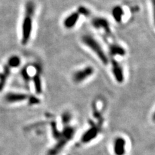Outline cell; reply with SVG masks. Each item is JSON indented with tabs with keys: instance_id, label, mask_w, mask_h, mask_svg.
Returning <instances> with one entry per match:
<instances>
[{
	"instance_id": "1",
	"label": "cell",
	"mask_w": 155,
	"mask_h": 155,
	"mask_svg": "<svg viewBox=\"0 0 155 155\" xmlns=\"http://www.w3.org/2000/svg\"><path fill=\"white\" fill-rule=\"evenodd\" d=\"M36 11V5L32 0H28L24 7V15L21 23V43L26 45L31 40L33 31L34 18Z\"/></svg>"
},
{
	"instance_id": "2",
	"label": "cell",
	"mask_w": 155,
	"mask_h": 155,
	"mask_svg": "<svg viewBox=\"0 0 155 155\" xmlns=\"http://www.w3.org/2000/svg\"><path fill=\"white\" fill-rule=\"evenodd\" d=\"M81 41L83 44L93 52L104 65H107L109 62V58L100 43L93 36L85 34L81 37Z\"/></svg>"
},
{
	"instance_id": "3",
	"label": "cell",
	"mask_w": 155,
	"mask_h": 155,
	"mask_svg": "<svg viewBox=\"0 0 155 155\" xmlns=\"http://www.w3.org/2000/svg\"><path fill=\"white\" fill-rule=\"evenodd\" d=\"M74 133V129L68 126V127L64 128L62 131V134H60L59 138H58V141L56 144L55 146L53 147L48 152V155H56L59 153L61 149H63L66 144L69 142V140L73 137Z\"/></svg>"
},
{
	"instance_id": "4",
	"label": "cell",
	"mask_w": 155,
	"mask_h": 155,
	"mask_svg": "<svg viewBox=\"0 0 155 155\" xmlns=\"http://www.w3.org/2000/svg\"><path fill=\"white\" fill-rule=\"evenodd\" d=\"M94 69L93 67L87 66L79 70L76 71L72 74V80L76 84H80L87 80L93 75Z\"/></svg>"
},
{
	"instance_id": "5",
	"label": "cell",
	"mask_w": 155,
	"mask_h": 155,
	"mask_svg": "<svg viewBox=\"0 0 155 155\" xmlns=\"http://www.w3.org/2000/svg\"><path fill=\"white\" fill-rule=\"evenodd\" d=\"M91 25L96 30L104 31L106 35H110L111 28L110 23L107 19L102 16H96L91 19Z\"/></svg>"
},
{
	"instance_id": "6",
	"label": "cell",
	"mask_w": 155,
	"mask_h": 155,
	"mask_svg": "<svg viewBox=\"0 0 155 155\" xmlns=\"http://www.w3.org/2000/svg\"><path fill=\"white\" fill-rule=\"evenodd\" d=\"M80 15L79 13L76 11L72 12L70 13L64 19L63 21V25H64V28L67 29V30H71V29L74 28L76 25L78 23L80 19Z\"/></svg>"
},
{
	"instance_id": "7",
	"label": "cell",
	"mask_w": 155,
	"mask_h": 155,
	"mask_svg": "<svg viewBox=\"0 0 155 155\" xmlns=\"http://www.w3.org/2000/svg\"><path fill=\"white\" fill-rule=\"evenodd\" d=\"M111 66H112V72L114 76L115 80L118 83H122L124 80V74L122 66L121 65L118 61L116 60H111Z\"/></svg>"
},
{
	"instance_id": "8",
	"label": "cell",
	"mask_w": 155,
	"mask_h": 155,
	"mask_svg": "<svg viewBox=\"0 0 155 155\" xmlns=\"http://www.w3.org/2000/svg\"><path fill=\"white\" fill-rule=\"evenodd\" d=\"M127 142L124 138L118 137L113 143V151L115 155H125L126 153Z\"/></svg>"
},
{
	"instance_id": "9",
	"label": "cell",
	"mask_w": 155,
	"mask_h": 155,
	"mask_svg": "<svg viewBox=\"0 0 155 155\" xmlns=\"http://www.w3.org/2000/svg\"><path fill=\"white\" fill-rule=\"evenodd\" d=\"M28 96L26 94L23 93H8L5 96V100L8 103H17L21 102L26 100L28 99Z\"/></svg>"
},
{
	"instance_id": "10",
	"label": "cell",
	"mask_w": 155,
	"mask_h": 155,
	"mask_svg": "<svg viewBox=\"0 0 155 155\" xmlns=\"http://www.w3.org/2000/svg\"><path fill=\"white\" fill-rule=\"evenodd\" d=\"M111 15L116 23H121L123 21L125 12L123 7L120 5H116L111 10Z\"/></svg>"
},
{
	"instance_id": "11",
	"label": "cell",
	"mask_w": 155,
	"mask_h": 155,
	"mask_svg": "<svg viewBox=\"0 0 155 155\" xmlns=\"http://www.w3.org/2000/svg\"><path fill=\"white\" fill-rule=\"evenodd\" d=\"M109 54L111 56H124L126 54V51L125 48L117 43H113L109 45Z\"/></svg>"
},
{
	"instance_id": "12",
	"label": "cell",
	"mask_w": 155,
	"mask_h": 155,
	"mask_svg": "<svg viewBox=\"0 0 155 155\" xmlns=\"http://www.w3.org/2000/svg\"><path fill=\"white\" fill-rule=\"evenodd\" d=\"M99 133V129L96 127H93L89 129L85 133L84 137H82V142H89L92 140L94 139Z\"/></svg>"
},
{
	"instance_id": "13",
	"label": "cell",
	"mask_w": 155,
	"mask_h": 155,
	"mask_svg": "<svg viewBox=\"0 0 155 155\" xmlns=\"http://www.w3.org/2000/svg\"><path fill=\"white\" fill-rule=\"evenodd\" d=\"M11 68L7 65L4 67L3 71L0 72V91H2L6 84L8 78L11 73Z\"/></svg>"
},
{
	"instance_id": "14",
	"label": "cell",
	"mask_w": 155,
	"mask_h": 155,
	"mask_svg": "<svg viewBox=\"0 0 155 155\" xmlns=\"http://www.w3.org/2000/svg\"><path fill=\"white\" fill-rule=\"evenodd\" d=\"M21 64V58L18 56L14 55L10 57L7 61V66L11 68H17Z\"/></svg>"
},
{
	"instance_id": "15",
	"label": "cell",
	"mask_w": 155,
	"mask_h": 155,
	"mask_svg": "<svg viewBox=\"0 0 155 155\" xmlns=\"http://www.w3.org/2000/svg\"><path fill=\"white\" fill-rule=\"evenodd\" d=\"M34 85H35V90L37 94H40L42 92V86H41V80L40 76L39 74H36L33 77Z\"/></svg>"
},
{
	"instance_id": "16",
	"label": "cell",
	"mask_w": 155,
	"mask_h": 155,
	"mask_svg": "<svg viewBox=\"0 0 155 155\" xmlns=\"http://www.w3.org/2000/svg\"><path fill=\"white\" fill-rule=\"evenodd\" d=\"M76 11L79 13L80 16L89 17L91 15L90 9L84 5H80L77 8Z\"/></svg>"
},
{
	"instance_id": "17",
	"label": "cell",
	"mask_w": 155,
	"mask_h": 155,
	"mask_svg": "<svg viewBox=\"0 0 155 155\" xmlns=\"http://www.w3.org/2000/svg\"><path fill=\"white\" fill-rule=\"evenodd\" d=\"M62 118H63V119H62L63 122H64V124H65L69 123L70 122L71 118L70 114L68 113H64V115H63Z\"/></svg>"
}]
</instances>
